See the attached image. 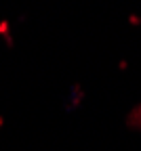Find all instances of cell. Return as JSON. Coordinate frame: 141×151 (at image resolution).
I'll use <instances>...</instances> for the list:
<instances>
[{"mask_svg": "<svg viewBox=\"0 0 141 151\" xmlns=\"http://www.w3.org/2000/svg\"><path fill=\"white\" fill-rule=\"evenodd\" d=\"M131 122H133L135 126H139V128H141V107H139V109H137V111L133 113V118H131Z\"/></svg>", "mask_w": 141, "mask_h": 151, "instance_id": "6da1fadb", "label": "cell"}]
</instances>
